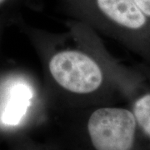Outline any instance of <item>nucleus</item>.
<instances>
[{"label": "nucleus", "instance_id": "obj_5", "mask_svg": "<svg viewBox=\"0 0 150 150\" xmlns=\"http://www.w3.org/2000/svg\"><path fill=\"white\" fill-rule=\"evenodd\" d=\"M142 12L150 18V0H134Z\"/></svg>", "mask_w": 150, "mask_h": 150}, {"label": "nucleus", "instance_id": "obj_4", "mask_svg": "<svg viewBox=\"0 0 150 150\" xmlns=\"http://www.w3.org/2000/svg\"><path fill=\"white\" fill-rule=\"evenodd\" d=\"M137 123L150 139V94H145L139 98L133 108Z\"/></svg>", "mask_w": 150, "mask_h": 150}, {"label": "nucleus", "instance_id": "obj_1", "mask_svg": "<svg viewBox=\"0 0 150 150\" xmlns=\"http://www.w3.org/2000/svg\"><path fill=\"white\" fill-rule=\"evenodd\" d=\"M52 80L73 95H91L105 82L101 65L91 55L79 49H62L52 54L48 62Z\"/></svg>", "mask_w": 150, "mask_h": 150}, {"label": "nucleus", "instance_id": "obj_2", "mask_svg": "<svg viewBox=\"0 0 150 150\" xmlns=\"http://www.w3.org/2000/svg\"><path fill=\"white\" fill-rule=\"evenodd\" d=\"M136 127L133 112L114 107L97 108L87 123L88 137L95 150H131Z\"/></svg>", "mask_w": 150, "mask_h": 150}, {"label": "nucleus", "instance_id": "obj_3", "mask_svg": "<svg viewBox=\"0 0 150 150\" xmlns=\"http://www.w3.org/2000/svg\"><path fill=\"white\" fill-rule=\"evenodd\" d=\"M70 8L92 20L104 24L139 30L147 24L148 17L134 0H66Z\"/></svg>", "mask_w": 150, "mask_h": 150}]
</instances>
